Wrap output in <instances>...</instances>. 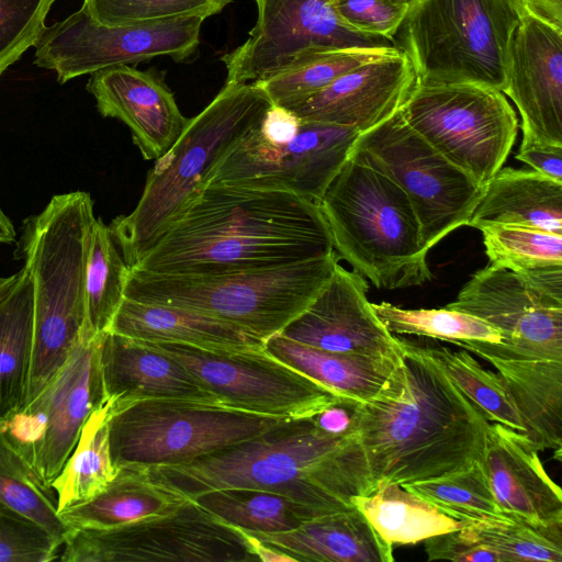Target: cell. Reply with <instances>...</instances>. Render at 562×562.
Returning a JSON list of instances; mask_svg holds the SVG:
<instances>
[{"label":"cell","instance_id":"cell-1","mask_svg":"<svg viewBox=\"0 0 562 562\" xmlns=\"http://www.w3.org/2000/svg\"><path fill=\"white\" fill-rule=\"evenodd\" d=\"M334 252L317 203L291 192L206 184L131 269L221 274Z\"/></svg>","mask_w":562,"mask_h":562},{"label":"cell","instance_id":"cell-2","mask_svg":"<svg viewBox=\"0 0 562 562\" xmlns=\"http://www.w3.org/2000/svg\"><path fill=\"white\" fill-rule=\"evenodd\" d=\"M401 363L389 386L355 403L359 436L373 490L383 482H424L482 460L490 420L413 340L398 337Z\"/></svg>","mask_w":562,"mask_h":562},{"label":"cell","instance_id":"cell-3","mask_svg":"<svg viewBox=\"0 0 562 562\" xmlns=\"http://www.w3.org/2000/svg\"><path fill=\"white\" fill-rule=\"evenodd\" d=\"M154 481L187 498L223 488L285 495L316 515L355 507L373 490L366 453L355 429L322 430L314 417L280 427L190 462L149 468Z\"/></svg>","mask_w":562,"mask_h":562},{"label":"cell","instance_id":"cell-4","mask_svg":"<svg viewBox=\"0 0 562 562\" xmlns=\"http://www.w3.org/2000/svg\"><path fill=\"white\" fill-rule=\"evenodd\" d=\"M93 201L85 191L54 195L24 221L18 241L33 286V338L25 404L54 378L85 325V276Z\"/></svg>","mask_w":562,"mask_h":562},{"label":"cell","instance_id":"cell-5","mask_svg":"<svg viewBox=\"0 0 562 562\" xmlns=\"http://www.w3.org/2000/svg\"><path fill=\"white\" fill-rule=\"evenodd\" d=\"M272 102L254 82L225 85L148 171L135 209L109 228L126 266L133 268L206 184L223 155L258 126Z\"/></svg>","mask_w":562,"mask_h":562},{"label":"cell","instance_id":"cell-6","mask_svg":"<svg viewBox=\"0 0 562 562\" xmlns=\"http://www.w3.org/2000/svg\"><path fill=\"white\" fill-rule=\"evenodd\" d=\"M319 207L335 251L376 289L432 279L416 213L404 191L378 168L349 155Z\"/></svg>","mask_w":562,"mask_h":562},{"label":"cell","instance_id":"cell-7","mask_svg":"<svg viewBox=\"0 0 562 562\" xmlns=\"http://www.w3.org/2000/svg\"><path fill=\"white\" fill-rule=\"evenodd\" d=\"M339 258L335 251L272 269L204 276L128 268L124 297L193 310L243 327L266 341L314 301Z\"/></svg>","mask_w":562,"mask_h":562},{"label":"cell","instance_id":"cell-8","mask_svg":"<svg viewBox=\"0 0 562 562\" xmlns=\"http://www.w3.org/2000/svg\"><path fill=\"white\" fill-rule=\"evenodd\" d=\"M519 21L506 0H414L394 38L422 83H475L504 92Z\"/></svg>","mask_w":562,"mask_h":562},{"label":"cell","instance_id":"cell-9","mask_svg":"<svg viewBox=\"0 0 562 562\" xmlns=\"http://www.w3.org/2000/svg\"><path fill=\"white\" fill-rule=\"evenodd\" d=\"M291 420L217 402L148 398L109 407L113 463L153 468L190 462Z\"/></svg>","mask_w":562,"mask_h":562},{"label":"cell","instance_id":"cell-10","mask_svg":"<svg viewBox=\"0 0 562 562\" xmlns=\"http://www.w3.org/2000/svg\"><path fill=\"white\" fill-rule=\"evenodd\" d=\"M401 112L427 143L484 188L503 168L518 133L507 97L475 83L416 81Z\"/></svg>","mask_w":562,"mask_h":562},{"label":"cell","instance_id":"cell-11","mask_svg":"<svg viewBox=\"0 0 562 562\" xmlns=\"http://www.w3.org/2000/svg\"><path fill=\"white\" fill-rule=\"evenodd\" d=\"M349 155L378 168L404 191L428 249L468 225L485 190L415 132L401 110L359 134Z\"/></svg>","mask_w":562,"mask_h":562},{"label":"cell","instance_id":"cell-12","mask_svg":"<svg viewBox=\"0 0 562 562\" xmlns=\"http://www.w3.org/2000/svg\"><path fill=\"white\" fill-rule=\"evenodd\" d=\"M63 562H254L241 529L187 499L176 508L105 529H72Z\"/></svg>","mask_w":562,"mask_h":562},{"label":"cell","instance_id":"cell-13","mask_svg":"<svg viewBox=\"0 0 562 562\" xmlns=\"http://www.w3.org/2000/svg\"><path fill=\"white\" fill-rule=\"evenodd\" d=\"M146 342L179 362L223 405L300 419L313 417L344 400L266 349L223 350Z\"/></svg>","mask_w":562,"mask_h":562},{"label":"cell","instance_id":"cell-14","mask_svg":"<svg viewBox=\"0 0 562 562\" xmlns=\"http://www.w3.org/2000/svg\"><path fill=\"white\" fill-rule=\"evenodd\" d=\"M204 20L188 16L106 25L82 4L66 19L43 29L34 44V64L54 70L58 82L65 83L82 75L158 56L181 63L196 52Z\"/></svg>","mask_w":562,"mask_h":562},{"label":"cell","instance_id":"cell-15","mask_svg":"<svg viewBox=\"0 0 562 562\" xmlns=\"http://www.w3.org/2000/svg\"><path fill=\"white\" fill-rule=\"evenodd\" d=\"M103 335L83 325L70 355L47 385L0 419L7 438L48 485L75 449L86 420L102 402L99 348Z\"/></svg>","mask_w":562,"mask_h":562},{"label":"cell","instance_id":"cell-16","mask_svg":"<svg viewBox=\"0 0 562 562\" xmlns=\"http://www.w3.org/2000/svg\"><path fill=\"white\" fill-rule=\"evenodd\" d=\"M260 124L223 155L206 184L291 192L319 205L360 133L341 125L300 120L290 140L273 143L262 136Z\"/></svg>","mask_w":562,"mask_h":562},{"label":"cell","instance_id":"cell-17","mask_svg":"<svg viewBox=\"0 0 562 562\" xmlns=\"http://www.w3.org/2000/svg\"><path fill=\"white\" fill-rule=\"evenodd\" d=\"M446 307L474 315L501 333L498 342L454 344L487 362L562 361V301L532 289L509 269L488 263L477 270Z\"/></svg>","mask_w":562,"mask_h":562},{"label":"cell","instance_id":"cell-18","mask_svg":"<svg viewBox=\"0 0 562 562\" xmlns=\"http://www.w3.org/2000/svg\"><path fill=\"white\" fill-rule=\"evenodd\" d=\"M254 2L257 19L248 38L222 58L227 71L225 85L266 79L323 50L397 47L395 40L347 26L330 0Z\"/></svg>","mask_w":562,"mask_h":562},{"label":"cell","instance_id":"cell-19","mask_svg":"<svg viewBox=\"0 0 562 562\" xmlns=\"http://www.w3.org/2000/svg\"><path fill=\"white\" fill-rule=\"evenodd\" d=\"M503 93L520 115V146H562V27L532 14L520 18Z\"/></svg>","mask_w":562,"mask_h":562},{"label":"cell","instance_id":"cell-20","mask_svg":"<svg viewBox=\"0 0 562 562\" xmlns=\"http://www.w3.org/2000/svg\"><path fill=\"white\" fill-rule=\"evenodd\" d=\"M363 276L339 262L314 299L279 333L293 341L335 352L398 356L402 346L376 316Z\"/></svg>","mask_w":562,"mask_h":562},{"label":"cell","instance_id":"cell-21","mask_svg":"<svg viewBox=\"0 0 562 562\" xmlns=\"http://www.w3.org/2000/svg\"><path fill=\"white\" fill-rule=\"evenodd\" d=\"M87 90L104 117L123 122L146 160L165 156L182 134L186 117L165 80L154 70L130 65L91 74Z\"/></svg>","mask_w":562,"mask_h":562},{"label":"cell","instance_id":"cell-22","mask_svg":"<svg viewBox=\"0 0 562 562\" xmlns=\"http://www.w3.org/2000/svg\"><path fill=\"white\" fill-rule=\"evenodd\" d=\"M417 75L402 50L366 63L290 109L301 121L324 122L364 133L402 109Z\"/></svg>","mask_w":562,"mask_h":562},{"label":"cell","instance_id":"cell-23","mask_svg":"<svg viewBox=\"0 0 562 562\" xmlns=\"http://www.w3.org/2000/svg\"><path fill=\"white\" fill-rule=\"evenodd\" d=\"M537 448L519 431L492 423L481 463L499 509L541 525L562 524L561 488Z\"/></svg>","mask_w":562,"mask_h":562},{"label":"cell","instance_id":"cell-24","mask_svg":"<svg viewBox=\"0 0 562 562\" xmlns=\"http://www.w3.org/2000/svg\"><path fill=\"white\" fill-rule=\"evenodd\" d=\"M99 370L102 403L109 407L148 398L217 402L175 359L146 341L112 331L102 337Z\"/></svg>","mask_w":562,"mask_h":562},{"label":"cell","instance_id":"cell-25","mask_svg":"<svg viewBox=\"0 0 562 562\" xmlns=\"http://www.w3.org/2000/svg\"><path fill=\"white\" fill-rule=\"evenodd\" d=\"M109 331L137 340L207 349H265V340L228 322L189 308L143 303L125 297Z\"/></svg>","mask_w":562,"mask_h":562},{"label":"cell","instance_id":"cell-26","mask_svg":"<svg viewBox=\"0 0 562 562\" xmlns=\"http://www.w3.org/2000/svg\"><path fill=\"white\" fill-rule=\"evenodd\" d=\"M248 532L289 554L295 562L394 560L393 546L378 533L356 506L305 520L297 528L284 532Z\"/></svg>","mask_w":562,"mask_h":562},{"label":"cell","instance_id":"cell-27","mask_svg":"<svg viewBox=\"0 0 562 562\" xmlns=\"http://www.w3.org/2000/svg\"><path fill=\"white\" fill-rule=\"evenodd\" d=\"M265 349L346 401L368 403L391 383L400 363L398 356H369L327 351L276 334L265 341Z\"/></svg>","mask_w":562,"mask_h":562},{"label":"cell","instance_id":"cell-28","mask_svg":"<svg viewBox=\"0 0 562 562\" xmlns=\"http://www.w3.org/2000/svg\"><path fill=\"white\" fill-rule=\"evenodd\" d=\"M521 225L562 235V181L535 170L501 168L468 223Z\"/></svg>","mask_w":562,"mask_h":562},{"label":"cell","instance_id":"cell-29","mask_svg":"<svg viewBox=\"0 0 562 562\" xmlns=\"http://www.w3.org/2000/svg\"><path fill=\"white\" fill-rule=\"evenodd\" d=\"M187 499L154 481L149 468L122 465L99 494L64 508L58 515L71 529H105L166 513Z\"/></svg>","mask_w":562,"mask_h":562},{"label":"cell","instance_id":"cell-30","mask_svg":"<svg viewBox=\"0 0 562 562\" xmlns=\"http://www.w3.org/2000/svg\"><path fill=\"white\" fill-rule=\"evenodd\" d=\"M33 338V286L23 267L0 300V419L26 401Z\"/></svg>","mask_w":562,"mask_h":562},{"label":"cell","instance_id":"cell-31","mask_svg":"<svg viewBox=\"0 0 562 562\" xmlns=\"http://www.w3.org/2000/svg\"><path fill=\"white\" fill-rule=\"evenodd\" d=\"M355 506L378 533L393 544H409L467 524L397 483L383 482L369 495L355 498Z\"/></svg>","mask_w":562,"mask_h":562},{"label":"cell","instance_id":"cell-32","mask_svg":"<svg viewBox=\"0 0 562 562\" xmlns=\"http://www.w3.org/2000/svg\"><path fill=\"white\" fill-rule=\"evenodd\" d=\"M109 406L100 403L86 420L71 454L50 483L57 510L88 501L115 477L109 438Z\"/></svg>","mask_w":562,"mask_h":562},{"label":"cell","instance_id":"cell-33","mask_svg":"<svg viewBox=\"0 0 562 562\" xmlns=\"http://www.w3.org/2000/svg\"><path fill=\"white\" fill-rule=\"evenodd\" d=\"M398 52L401 49L397 47L323 50L254 83L265 91L273 105L290 110L322 91L348 71Z\"/></svg>","mask_w":562,"mask_h":562},{"label":"cell","instance_id":"cell-34","mask_svg":"<svg viewBox=\"0 0 562 562\" xmlns=\"http://www.w3.org/2000/svg\"><path fill=\"white\" fill-rule=\"evenodd\" d=\"M190 499L222 521L255 532H284L318 517L311 508L285 495L254 488L215 490Z\"/></svg>","mask_w":562,"mask_h":562},{"label":"cell","instance_id":"cell-35","mask_svg":"<svg viewBox=\"0 0 562 562\" xmlns=\"http://www.w3.org/2000/svg\"><path fill=\"white\" fill-rule=\"evenodd\" d=\"M128 274L109 225L95 217L91 228L85 276V325L95 335L110 330L124 299Z\"/></svg>","mask_w":562,"mask_h":562},{"label":"cell","instance_id":"cell-36","mask_svg":"<svg viewBox=\"0 0 562 562\" xmlns=\"http://www.w3.org/2000/svg\"><path fill=\"white\" fill-rule=\"evenodd\" d=\"M0 506L44 527L61 546L72 530L59 517L57 496L11 443L0 424Z\"/></svg>","mask_w":562,"mask_h":562},{"label":"cell","instance_id":"cell-37","mask_svg":"<svg viewBox=\"0 0 562 562\" xmlns=\"http://www.w3.org/2000/svg\"><path fill=\"white\" fill-rule=\"evenodd\" d=\"M462 530L497 552L503 562H561L562 524L541 525L502 513Z\"/></svg>","mask_w":562,"mask_h":562},{"label":"cell","instance_id":"cell-38","mask_svg":"<svg viewBox=\"0 0 562 562\" xmlns=\"http://www.w3.org/2000/svg\"><path fill=\"white\" fill-rule=\"evenodd\" d=\"M418 345L490 422L525 435L524 423L497 372L485 370L465 349L453 351L437 344Z\"/></svg>","mask_w":562,"mask_h":562},{"label":"cell","instance_id":"cell-39","mask_svg":"<svg viewBox=\"0 0 562 562\" xmlns=\"http://www.w3.org/2000/svg\"><path fill=\"white\" fill-rule=\"evenodd\" d=\"M393 335H414L456 344L502 340L501 333L485 321L465 312L442 308H403L389 302L371 303Z\"/></svg>","mask_w":562,"mask_h":562},{"label":"cell","instance_id":"cell-40","mask_svg":"<svg viewBox=\"0 0 562 562\" xmlns=\"http://www.w3.org/2000/svg\"><path fill=\"white\" fill-rule=\"evenodd\" d=\"M402 486L465 524L504 513L495 502L481 461L460 472Z\"/></svg>","mask_w":562,"mask_h":562},{"label":"cell","instance_id":"cell-41","mask_svg":"<svg viewBox=\"0 0 562 562\" xmlns=\"http://www.w3.org/2000/svg\"><path fill=\"white\" fill-rule=\"evenodd\" d=\"M490 263L518 276L562 266V235L521 225L491 224L480 228Z\"/></svg>","mask_w":562,"mask_h":562},{"label":"cell","instance_id":"cell-42","mask_svg":"<svg viewBox=\"0 0 562 562\" xmlns=\"http://www.w3.org/2000/svg\"><path fill=\"white\" fill-rule=\"evenodd\" d=\"M232 0H83L89 13L106 25L134 24L188 16L210 18Z\"/></svg>","mask_w":562,"mask_h":562},{"label":"cell","instance_id":"cell-43","mask_svg":"<svg viewBox=\"0 0 562 562\" xmlns=\"http://www.w3.org/2000/svg\"><path fill=\"white\" fill-rule=\"evenodd\" d=\"M55 0H0V78L34 46Z\"/></svg>","mask_w":562,"mask_h":562},{"label":"cell","instance_id":"cell-44","mask_svg":"<svg viewBox=\"0 0 562 562\" xmlns=\"http://www.w3.org/2000/svg\"><path fill=\"white\" fill-rule=\"evenodd\" d=\"M61 544L36 521L0 506V562H49Z\"/></svg>","mask_w":562,"mask_h":562},{"label":"cell","instance_id":"cell-45","mask_svg":"<svg viewBox=\"0 0 562 562\" xmlns=\"http://www.w3.org/2000/svg\"><path fill=\"white\" fill-rule=\"evenodd\" d=\"M409 3L406 0H336L339 19L350 29L367 35L395 40Z\"/></svg>","mask_w":562,"mask_h":562},{"label":"cell","instance_id":"cell-46","mask_svg":"<svg viewBox=\"0 0 562 562\" xmlns=\"http://www.w3.org/2000/svg\"><path fill=\"white\" fill-rule=\"evenodd\" d=\"M424 542L429 561L503 562L497 552L471 538L462 529L429 537Z\"/></svg>","mask_w":562,"mask_h":562},{"label":"cell","instance_id":"cell-47","mask_svg":"<svg viewBox=\"0 0 562 562\" xmlns=\"http://www.w3.org/2000/svg\"><path fill=\"white\" fill-rule=\"evenodd\" d=\"M516 159L527 164L535 171L562 181V146H520Z\"/></svg>","mask_w":562,"mask_h":562},{"label":"cell","instance_id":"cell-48","mask_svg":"<svg viewBox=\"0 0 562 562\" xmlns=\"http://www.w3.org/2000/svg\"><path fill=\"white\" fill-rule=\"evenodd\" d=\"M300 119L290 110L271 105L259 126L265 138L273 143L290 140L297 132Z\"/></svg>","mask_w":562,"mask_h":562},{"label":"cell","instance_id":"cell-49","mask_svg":"<svg viewBox=\"0 0 562 562\" xmlns=\"http://www.w3.org/2000/svg\"><path fill=\"white\" fill-rule=\"evenodd\" d=\"M353 404V402L342 400L313 416L314 420L322 430L328 434H344L351 428Z\"/></svg>","mask_w":562,"mask_h":562},{"label":"cell","instance_id":"cell-50","mask_svg":"<svg viewBox=\"0 0 562 562\" xmlns=\"http://www.w3.org/2000/svg\"><path fill=\"white\" fill-rule=\"evenodd\" d=\"M240 529V528H239ZM251 550L257 555L259 561L262 562H295V560L289 554L272 548L261 540H259L256 536L250 532L243 530Z\"/></svg>","mask_w":562,"mask_h":562},{"label":"cell","instance_id":"cell-51","mask_svg":"<svg viewBox=\"0 0 562 562\" xmlns=\"http://www.w3.org/2000/svg\"><path fill=\"white\" fill-rule=\"evenodd\" d=\"M16 240V231L9 216L0 207V244H12Z\"/></svg>","mask_w":562,"mask_h":562},{"label":"cell","instance_id":"cell-52","mask_svg":"<svg viewBox=\"0 0 562 562\" xmlns=\"http://www.w3.org/2000/svg\"><path fill=\"white\" fill-rule=\"evenodd\" d=\"M20 277V271L9 277H0V300H2L14 286Z\"/></svg>","mask_w":562,"mask_h":562},{"label":"cell","instance_id":"cell-53","mask_svg":"<svg viewBox=\"0 0 562 562\" xmlns=\"http://www.w3.org/2000/svg\"><path fill=\"white\" fill-rule=\"evenodd\" d=\"M507 1L510 3H517V2H521L522 0H507Z\"/></svg>","mask_w":562,"mask_h":562},{"label":"cell","instance_id":"cell-54","mask_svg":"<svg viewBox=\"0 0 562 562\" xmlns=\"http://www.w3.org/2000/svg\"><path fill=\"white\" fill-rule=\"evenodd\" d=\"M408 3L413 2L414 0H406Z\"/></svg>","mask_w":562,"mask_h":562},{"label":"cell","instance_id":"cell-55","mask_svg":"<svg viewBox=\"0 0 562 562\" xmlns=\"http://www.w3.org/2000/svg\"><path fill=\"white\" fill-rule=\"evenodd\" d=\"M333 3H335L336 0H330Z\"/></svg>","mask_w":562,"mask_h":562}]
</instances>
